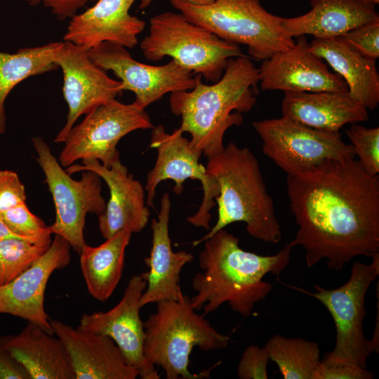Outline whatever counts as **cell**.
<instances>
[{
	"mask_svg": "<svg viewBox=\"0 0 379 379\" xmlns=\"http://www.w3.org/2000/svg\"><path fill=\"white\" fill-rule=\"evenodd\" d=\"M31 5L43 4L60 20L72 18L88 2L95 0H24Z\"/></svg>",
	"mask_w": 379,
	"mask_h": 379,
	"instance_id": "36",
	"label": "cell"
},
{
	"mask_svg": "<svg viewBox=\"0 0 379 379\" xmlns=\"http://www.w3.org/2000/svg\"><path fill=\"white\" fill-rule=\"evenodd\" d=\"M136 0H97L91 7L69 21L64 41L90 50L104 42L132 48L145 22L130 13Z\"/></svg>",
	"mask_w": 379,
	"mask_h": 379,
	"instance_id": "19",
	"label": "cell"
},
{
	"mask_svg": "<svg viewBox=\"0 0 379 379\" xmlns=\"http://www.w3.org/2000/svg\"><path fill=\"white\" fill-rule=\"evenodd\" d=\"M371 258L368 264L354 262L349 279L338 288L326 289L315 284V292H310L289 286L318 300L333 319L335 343L333 350L321 359L324 364H347L366 368L367 359L374 352L363 330L366 294L379 275V253Z\"/></svg>",
	"mask_w": 379,
	"mask_h": 379,
	"instance_id": "8",
	"label": "cell"
},
{
	"mask_svg": "<svg viewBox=\"0 0 379 379\" xmlns=\"http://www.w3.org/2000/svg\"><path fill=\"white\" fill-rule=\"evenodd\" d=\"M0 379H31L25 366L1 346Z\"/></svg>",
	"mask_w": 379,
	"mask_h": 379,
	"instance_id": "37",
	"label": "cell"
},
{
	"mask_svg": "<svg viewBox=\"0 0 379 379\" xmlns=\"http://www.w3.org/2000/svg\"><path fill=\"white\" fill-rule=\"evenodd\" d=\"M312 52L325 60L345 81L348 92L367 109L379 103V74L375 60L351 48L341 36L314 38Z\"/></svg>",
	"mask_w": 379,
	"mask_h": 379,
	"instance_id": "25",
	"label": "cell"
},
{
	"mask_svg": "<svg viewBox=\"0 0 379 379\" xmlns=\"http://www.w3.org/2000/svg\"><path fill=\"white\" fill-rule=\"evenodd\" d=\"M197 74L196 84L170 95L171 112L181 117L178 128L189 133L193 146L207 159L220 153L227 129L243 122L241 113L256 102L258 68L246 55L230 59L220 79L205 84Z\"/></svg>",
	"mask_w": 379,
	"mask_h": 379,
	"instance_id": "3",
	"label": "cell"
},
{
	"mask_svg": "<svg viewBox=\"0 0 379 379\" xmlns=\"http://www.w3.org/2000/svg\"><path fill=\"white\" fill-rule=\"evenodd\" d=\"M170 1L189 21L223 40L246 46L255 60H267L295 44L282 26V18L267 12L260 0H213L207 5Z\"/></svg>",
	"mask_w": 379,
	"mask_h": 379,
	"instance_id": "6",
	"label": "cell"
},
{
	"mask_svg": "<svg viewBox=\"0 0 379 379\" xmlns=\"http://www.w3.org/2000/svg\"><path fill=\"white\" fill-rule=\"evenodd\" d=\"M53 60L63 74L62 93L68 106L66 124L54 142H64L77 119L123 92L121 83L89 58L88 50L69 41L60 42Z\"/></svg>",
	"mask_w": 379,
	"mask_h": 379,
	"instance_id": "14",
	"label": "cell"
},
{
	"mask_svg": "<svg viewBox=\"0 0 379 379\" xmlns=\"http://www.w3.org/2000/svg\"><path fill=\"white\" fill-rule=\"evenodd\" d=\"M171 203L168 192L160 201L157 219H152V248L145 263L149 271L141 274L147 282L140 306L163 300H177L183 294L180 286V272L185 265L194 260V255L185 251H173L169 236V219Z\"/></svg>",
	"mask_w": 379,
	"mask_h": 379,
	"instance_id": "20",
	"label": "cell"
},
{
	"mask_svg": "<svg viewBox=\"0 0 379 379\" xmlns=\"http://www.w3.org/2000/svg\"><path fill=\"white\" fill-rule=\"evenodd\" d=\"M52 242L51 234L37 240L6 238L0 241V286L27 269L44 253Z\"/></svg>",
	"mask_w": 379,
	"mask_h": 379,
	"instance_id": "29",
	"label": "cell"
},
{
	"mask_svg": "<svg viewBox=\"0 0 379 379\" xmlns=\"http://www.w3.org/2000/svg\"><path fill=\"white\" fill-rule=\"evenodd\" d=\"M71 246L55 235L48 250L9 283L0 286V314H11L34 323L53 333L44 307V295L51 274L67 266Z\"/></svg>",
	"mask_w": 379,
	"mask_h": 379,
	"instance_id": "16",
	"label": "cell"
},
{
	"mask_svg": "<svg viewBox=\"0 0 379 379\" xmlns=\"http://www.w3.org/2000/svg\"><path fill=\"white\" fill-rule=\"evenodd\" d=\"M311 10L302 15L284 18L282 26L292 36H340L364 23L379 19L376 4L367 0H311Z\"/></svg>",
	"mask_w": 379,
	"mask_h": 379,
	"instance_id": "24",
	"label": "cell"
},
{
	"mask_svg": "<svg viewBox=\"0 0 379 379\" xmlns=\"http://www.w3.org/2000/svg\"><path fill=\"white\" fill-rule=\"evenodd\" d=\"M140 48L148 60L157 62L171 57L212 83L220 79L230 59L245 55L239 45L219 38L180 12L171 11L149 20V34L141 41Z\"/></svg>",
	"mask_w": 379,
	"mask_h": 379,
	"instance_id": "7",
	"label": "cell"
},
{
	"mask_svg": "<svg viewBox=\"0 0 379 379\" xmlns=\"http://www.w3.org/2000/svg\"><path fill=\"white\" fill-rule=\"evenodd\" d=\"M373 372L347 364H324L321 361L315 379H371Z\"/></svg>",
	"mask_w": 379,
	"mask_h": 379,
	"instance_id": "35",
	"label": "cell"
},
{
	"mask_svg": "<svg viewBox=\"0 0 379 379\" xmlns=\"http://www.w3.org/2000/svg\"><path fill=\"white\" fill-rule=\"evenodd\" d=\"M156 311L143 321L146 359L161 367L167 379H197L208 377L209 371L192 373L190 356L194 347L203 351L226 348L231 339L219 333L193 309L190 298L182 294L177 300L156 303Z\"/></svg>",
	"mask_w": 379,
	"mask_h": 379,
	"instance_id": "5",
	"label": "cell"
},
{
	"mask_svg": "<svg viewBox=\"0 0 379 379\" xmlns=\"http://www.w3.org/2000/svg\"><path fill=\"white\" fill-rule=\"evenodd\" d=\"M155 0H140L139 6L140 10H144L147 8ZM194 5H207L213 1V0H182Z\"/></svg>",
	"mask_w": 379,
	"mask_h": 379,
	"instance_id": "39",
	"label": "cell"
},
{
	"mask_svg": "<svg viewBox=\"0 0 379 379\" xmlns=\"http://www.w3.org/2000/svg\"><path fill=\"white\" fill-rule=\"evenodd\" d=\"M12 237L23 239L13 233L0 218V241L6 238Z\"/></svg>",
	"mask_w": 379,
	"mask_h": 379,
	"instance_id": "40",
	"label": "cell"
},
{
	"mask_svg": "<svg viewBox=\"0 0 379 379\" xmlns=\"http://www.w3.org/2000/svg\"><path fill=\"white\" fill-rule=\"evenodd\" d=\"M281 112L284 117L331 132L369 118L367 109L348 91H286Z\"/></svg>",
	"mask_w": 379,
	"mask_h": 379,
	"instance_id": "22",
	"label": "cell"
},
{
	"mask_svg": "<svg viewBox=\"0 0 379 379\" xmlns=\"http://www.w3.org/2000/svg\"><path fill=\"white\" fill-rule=\"evenodd\" d=\"M150 147L156 149L157 156L153 168L148 172L145 190L146 203L153 206L158 185L166 180L174 181V192L179 195L183 191V183L187 179L197 180L201 183L203 199L197 211L187 217L193 226L211 229V210L215 206L219 194L216 180L210 175L201 162L202 152L196 149L190 140L183 136L179 128L167 133L163 125L152 128Z\"/></svg>",
	"mask_w": 379,
	"mask_h": 379,
	"instance_id": "12",
	"label": "cell"
},
{
	"mask_svg": "<svg viewBox=\"0 0 379 379\" xmlns=\"http://www.w3.org/2000/svg\"><path fill=\"white\" fill-rule=\"evenodd\" d=\"M32 141L55 208V220L49 230L64 238L79 253L87 244L84 234L86 215L99 216L106 208L101 194L102 178L93 171H84L80 180H74L42 138L33 137Z\"/></svg>",
	"mask_w": 379,
	"mask_h": 379,
	"instance_id": "9",
	"label": "cell"
},
{
	"mask_svg": "<svg viewBox=\"0 0 379 379\" xmlns=\"http://www.w3.org/2000/svg\"><path fill=\"white\" fill-rule=\"evenodd\" d=\"M206 171L217 181L218 219L209 232L192 242L195 247L227 225L243 222L248 234L258 240L277 244L282 237L274 203L267 192L259 162L248 147L230 142L208 159Z\"/></svg>",
	"mask_w": 379,
	"mask_h": 379,
	"instance_id": "4",
	"label": "cell"
},
{
	"mask_svg": "<svg viewBox=\"0 0 379 379\" xmlns=\"http://www.w3.org/2000/svg\"><path fill=\"white\" fill-rule=\"evenodd\" d=\"M131 234L126 230L120 231L100 246L86 244L79 253L88 291L95 300L106 301L117 286Z\"/></svg>",
	"mask_w": 379,
	"mask_h": 379,
	"instance_id": "26",
	"label": "cell"
},
{
	"mask_svg": "<svg viewBox=\"0 0 379 379\" xmlns=\"http://www.w3.org/2000/svg\"><path fill=\"white\" fill-rule=\"evenodd\" d=\"M60 42L22 48L16 53L0 51V134L6 130L5 101L11 91L29 77L58 68L53 60Z\"/></svg>",
	"mask_w": 379,
	"mask_h": 379,
	"instance_id": "27",
	"label": "cell"
},
{
	"mask_svg": "<svg viewBox=\"0 0 379 379\" xmlns=\"http://www.w3.org/2000/svg\"><path fill=\"white\" fill-rule=\"evenodd\" d=\"M199 254L203 270L194 274L192 286L196 294L190 298L193 309L204 315L222 304L240 315L252 314L255 305L272 291V284L263 281L267 274L279 276L288 266L292 248L284 246L277 253L261 255L239 246V239L222 229L204 241Z\"/></svg>",
	"mask_w": 379,
	"mask_h": 379,
	"instance_id": "2",
	"label": "cell"
},
{
	"mask_svg": "<svg viewBox=\"0 0 379 379\" xmlns=\"http://www.w3.org/2000/svg\"><path fill=\"white\" fill-rule=\"evenodd\" d=\"M262 150L288 175L308 171L328 159L355 158L339 132L316 129L281 117L253 122Z\"/></svg>",
	"mask_w": 379,
	"mask_h": 379,
	"instance_id": "11",
	"label": "cell"
},
{
	"mask_svg": "<svg viewBox=\"0 0 379 379\" xmlns=\"http://www.w3.org/2000/svg\"><path fill=\"white\" fill-rule=\"evenodd\" d=\"M367 1H372L376 4H378L379 3V0H367Z\"/></svg>",
	"mask_w": 379,
	"mask_h": 379,
	"instance_id": "41",
	"label": "cell"
},
{
	"mask_svg": "<svg viewBox=\"0 0 379 379\" xmlns=\"http://www.w3.org/2000/svg\"><path fill=\"white\" fill-rule=\"evenodd\" d=\"M361 55L376 60L379 57V19L361 25L340 36Z\"/></svg>",
	"mask_w": 379,
	"mask_h": 379,
	"instance_id": "32",
	"label": "cell"
},
{
	"mask_svg": "<svg viewBox=\"0 0 379 379\" xmlns=\"http://www.w3.org/2000/svg\"><path fill=\"white\" fill-rule=\"evenodd\" d=\"M91 60L105 71H112L121 83L122 91H132L134 103L145 109L168 93L194 88L197 74L175 60L155 66L135 60L123 46L104 42L88 51Z\"/></svg>",
	"mask_w": 379,
	"mask_h": 379,
	"instance_id": "13",
	"label": "cell"
},
{
	"mask_svg": "<svg viewBox=\"0 0 379 379\" xmlns=\"http://www.w3.org/2000/svg\"><path fill=\"white\" fill-rule=\"evenodd\" d=\"M298 230L285 246H302L308 267L326 259L340 271L354 257L379 253V176L358 160L328 159L286 178Z\"/></svg>",
	"mask_w": 379,
	"mask_h": 379,
	"instance_id": "1",
	"label": "cell"
},
{
	"mask_svg": "<svg viewBox=\"0 0 379 379\" xmlns=\"http://www.w3.org/2000/svg\"><path fill=\"white\" fill-rule=\"evenodd\" d=\"M264 347L284 379H315L321 363L317 343L275 335Z\"/></svg>",
	"mask_w": 379,
	"mask_h": 379,
	"instance_id": "28",
	"label": "cell"
},
{
	"mask_svg": "<svg viewBox=\"0 0 379 379\" xmlns=\"http://www.w3.org/2000/svg\"><path fill=\"white\" fill-rule=\"evenodd\" d=\"M0 346L25 366L31 379H76L62 340L34 323L18 334L1 336Z\"/></svg>",
	"mask_w": 379,
	"mask_h": 379,
	"instance_id": "23",
	"label": "cell"
},
{
	"mask_svg": "<svg viewBox=\"0 0 379 379\" xmlns=\"http://www.w3.org/2000/svg\"><path fill=\"white\" fill-rule=\"evenodd\" d=\"M378 291H377V294H378V302H377V310H378V312H377V320H376V324L377 325L375 324V329H374V331H373V338L371 340V344L373 345V350H374V352H377L378 353L379 352V324H378V322H379V300H378Z\"/></svg>",
	"mask_w": 379,
	"mask_h": 379,
	"instance_id": "38",
	"label": "cell"
},
{
	"mask_svg": "<svg viewBox=\"0 0 379 379\" xmlns=\"http://www.w3.org/2000/svg\"><path fill=\"white\" fill-rule=\"evenodd\" d=\"M355 157L364 169L371 175L379 174V128H367L353 124L345 130Z\"/></svg>",
	"mask_w": 379,
	"mask_h": 379,
	"instance_id": "30",
	"label": "cell"
},
{
	"mask_svg": "<svg viewBox=\"0 0 379 379\" xmlns=\"http://www.w3.org/2000/svg\"><path fill=\"white\" fill-rule=\"evenodd\" d=\"M147 286L141 274L128 281L122 298L107 312L83 314L78 328L112 338L122 352L126 362L135 368L142 379H159L156 367L143 352L145 330L140 315V300Z\"/></svg>",
	"mask_w": 379,
	"mask_h": 379,
	"instance_id": "15",
	"label": "cell"
},
{
	"mask_svg": "<svg viewBox=\"0 0 379 379\" xmlns=\"http://www.w3.org/2000/svg\"><path fill=\"white\" fill-rule=\"evenodd\" d=\"M69 131L58 161L68 167L78 160H97L109 168L119 159L117 146L127 134L154 126L148 114L134 102L113 99L85 114Z\"/></svg>",
	"mask_w": 379,
	"mask_h": 379,
	"instance_id": "10",
	"label": "cell"
},
{
	"mask_svg": "<svg viewBox=\"0 0 379 379\" xmlns=\"http://www.w3.org/2000/svg\"><path fill=\"white\" fill-rule=\"evenodd\" d=\"M0 218L13 233L25 239L37 240L51 234L48 226L29 211L26 202L0 213Z\"/></svg>",
	"mask_w": 379,
	"mask_h": 379,
	"instance_id": "31",
	"label": "cell"
},
{
	"mask_svg": "<svg viewBox=\"0 0 379 379\" xmlns=\"http://www.w3.org/2000/svg\"><path fill=\"white\" fill-rule=\"evenodd\" d=\"M82 165L72 164L65 171L69 174L91 171L105 180L109 190V199L105 211L98 216V227L102 236L109 239L123 230L138 233L147 225L150 215L146 205L145 188L120 159L110 167L97 160H83Z\"/></svg>",
	"mask_w": 379,
	"mask_h": 379,
	"instance_id": "17",
	"label": "cell"
},
{
	"mask_svg": "<svg viewBox=\"0 0 379 379\" xmlns=\"http://www.w3.org/2000/svg\"><path fill=\"white\" fill-rule=\"evenodd\" d=\"M270 360L265 347H247L242 353L237 367L240 379H267V366Z\"/></svg>",
	"mask_w": 379,
	"mask_h": 379,
	"instance_id": "33",
	"label": "cell"
},
{
	"mask_svg": "<svg viewBox=\"0 0 379 379\" xmlns=\"http://www.w3.org/2000/svg\"><path fill=\"white\" fill-rule=\"evenodd\" d=\"M25 187L12 171H0V213L26 202Z\"/></svg>",
	"mask_w": 379,
	"mask_h": 379,
	"instance_id": "34",
	"label": "cell"
},
{
	"mask_svg": "<svg viewBox=\"0 0 379 379\" xmlns=\"http://www.w3.org/2000/svg\"><path fill=\"white\" fill-rule=\"evenodd\" d=\"M258 77L265 91H348L344 79L312 52L304 35L291 48L262 60Z\"/></svg>",
	"mask_w": 379,
	"mask_h": 379,
	"instance_id": "18",
	"label": "cell"
},
{
	"mask_svg": "<svg viewBox=\"0 0 379 379\" xmlns=\"http://www.w3.org/2000/svg\"><path fill=\"white\" fill-rule=\"evenodd\" d=\"M53 333L65 345L76 379H135L138 372L129 365L108 336L82 331L59 320H51Z\"/></svg>",
	"mask_w": 379,
	"mask_h": 379,
	"instance_id": "21",
	"label": "cell"
}]
</instances>
